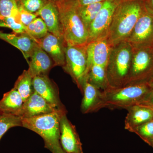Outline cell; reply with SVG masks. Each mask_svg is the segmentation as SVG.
<instances>
[{
	"label": "cell",
	"mask_w": 153,
	"mask_h": 153,
	"mask_svg": "<svg viewBox=\"0 0 153 153\" xmlns=\"http://www.w3.org/2000/svg\"><path fill=\"white\" fill-rule=\"evenodd\" d=\"M145 11L144 1L122 2L117 5L108 36L113 46L126 41Z\"/></svg>",
	"instance_id": "1"
},
{
	"label": "cell",
	"mask_w": 153,
	"mask_h": 153,
	"mask_svg": "<svg viewBox=\"0 0 153 153\" xmlns=\"http://www.w3.org/2000/svg\"><path fill=\"white\" fill-rule=\"evenodd\" d=\"M65 44L85 46L88 42V30L78 12L76 0H55Z\"/></svg>",
	"instance_id": "2"
},
{
	"label": "cell",
	"mask_w": 153,
	"mask_h": 153,
	"mask_svg": "<svg viewBox=\"0 0 153 153\" xmlns=\"http://www.w3.org/2000/svg\"><path fill=\"white\" fill-rule=\"evenodd\" d=\"M67 111L57 110L34 117L22 118V126L38 134L43 138L44 147L52 153H66L60 142V120Z\"/></svg>",
	"instance_id": "3"
},
{
	"label": "cell",
	"mask_w": 153,
	"mask_h": 153,
	"mask_svg": "<svg viewBox=\"0 0 153 153\" xmlns=\"http://www.w3.org/2000/svg\"><path fill=\"white\" fill-rule=\"evenodd\" d=\"M133 48L123 41L113 46L106 66L108 80L111 88L127 85L131 67Z\"/></svg>",
	"instance_id": "4"
},
{
	"label": "cell",
	"mask_w": 153,
	"mask_h": 153,
	"mask_svg": "<svg viewBox=\"0 0 153 153\" xmlns=\"http://www.w3.org/2000/svg\"><path fill=\"white\" fill-rule=\"evenodd\" d=\"M148 83L131 84L102 91L101 108L127 109L141 104L152 90Z\"/></svg>",
	"instance_id": "5"
},
{
	"label": "cell",
	"mask_w": 153,
	"mask_h": 153,
	"mask_svg": "<svg viewBox=\"0 0 153 153\" xmlns=\"http://www.w3.org/2000/svg\"><path fill=\"white\" fill-rule=\"evenodd\" d=\"M153 77V46L133 48L130 73L127 85L148 83Z\"/></svg>",
	"instance_id": "6"
},
{
	"label": "cell",
	"mask_w": 153,
	"mask_h": 153,
	"mask_svg": "<svg viewBox=\"0 0 153 153\" xmlns=\"http://www.w3.org/2000/svg\"><path fill=\"white\" fill-rule=\"evenodd\" d=\"M86 46L65 44V64L63 67L82 92L87 71Z\"/></svg>",
	"instance_id": "7"
},
{
	"label": "cell",
	"mask_w": 153,
	"mask_h": 153,
	"mask_svg": "<svg viewBox=\"0 0 153 153\" xmlns=\"http://www.w3.org/2000/svg\"><path fill=\"white\" fill-rule=\"evenodd\" d=\"M119 4L116 0H105L100 10L88 28V43L107 37L113 16Z\"/></svg>",
	"instance_id": "8"
},
{
	"label": "cell",
	"mask_w": 153,
	"mask_h": 153,
	"mask_svg": "<svg viewBox=\"0 0 153 153\" xmlns=\"http://www.w3.org/2000/svg\"><path fill=\"white\" fill-rule=\"evenodd\" d=\"M126 41L133 48L153 46V16L145 11Z\"/></svg>",
	"instance_id": "9"
},
{
	"label": "cell",
	"mask_w": 153,
	"mask_h": 153,
	"mask_svg": "<svg viewBox=\"0 0 153 153\" xmlns=\"http://www.w3.org/2000/svg\"><path fill=\"white\" fill-rule=\"evenodd\" d=\"M112 47L108 36L88 43L86 46V75L88 69L92 65L106 67Z\"/></svg>",
	"instance_id": "10"
},
{
	"label": "cell",
	"mask_w": 153,
	"mask_h": 153,
	"mask_svg": "<svg viewBox=\"0 0 153 153\" xmlns=\"http://www.w3.org/2000/svg\"><path fill=\"white\" fill-rule=\"evenodd\" d=\"M60 142L66 153H83L82 143L75 126L68 120L66 113L60 120Z\"/></svg>",
	"instance_id": "11"
},
{
	"label": "cell",
	"mask_w": 153,
	"mask_h": 153,
	"mask_svg": "<svg viewBox=\"0 0 153 153\" xmlns=\"http://www.w3.org/2000/svg\"><path fill=\"white\" fill-rule=\"evenodd\" d=\"M34 91L42 97L52 106L60 110L66 111L59 97L57 88L47 75H39L33 77Z\"/></svg>",
	"instance_id": "12"
},
{
	"label": "cell",
	"mask_w": 153,
	"mask_h": 153,
	"mask_svg": "<svg viewBox=\"0 0 153 153\" xmlns=\"http://www.w3.org/2000/svg\"><path fill=\"white\" fill-rule=\"evenodd\" d=\"M57 110H60L49 104L42 97L34 91L32 95L24 102L22 108L16 115L22 118H27Z\"/></svg>",
	"instance_id": "13"
},
{
	"label": "cell",
	"mask_w": 153,
	"mask_h": 153,
	"mask_svg": "<svg viewBox=\"0 0 153 153\" xmlns=\"http://www.w3.org/2000/svg\"><path fill=\"white\" fill-rule=\"evenodd\" d=\"M39 46L52 58L55 66L65 64V44L63 40L50 33L39 40Z\"/></svg>",
	"instance_id": "14"
},
{
	"label": "cell",
	"mask_w": 153,
	"mask_h": 153,
	"mask_svg": "<svg viewBox=\"0 0 153 153\" xmlns=\"http://www.w3.org/2000/svg\"><path fill=\"white\" fill-rule=\"evenodd\" d=\"M44 21L49 33L64 41L59 12L54 0H49L36 13Z\"/></svg>",
	"instance_id": "15"
},
{
	"label": "cell",
	"mask_w": 153,
	"mask_h": 153,
	"mask_svg": "<svg viewBox=\"0 0 153 153\" xmlns=\"http://www.w3.org/2000/svg\"><path fill=\"white\" fill-rule=\"evenodd\" d=\"M0 39L7 42L21 51L24 57L29 63V58L31 57L35 47L39 43V40L32 38L28 33L17 35L0 31Z\"/></svg>",
	"instance_id": "16"
},
{
	"label": "cell",
	"mask_w": 153,
	"mask_h": 153,
	"mask_svg": "<svg viewBox=\"0 0 153 153\" xmlns=\"http://www.w3.org/2000/svg\"><path fill=\"white\" fill-rule=\"evenodd\" d=\"M82 93L83 97L81 111L82 113L96 112L101 109L102 91L86 80L83 83Z\"/></svg>",
	"instance_id": "17"
},
{
	"label": "cell",
	"mask_w": 153,
	"mask_h": 153,
	"mask_svg": "<svg viewBox=\"0 0 153 153\" xmlns=\"http://www.w3.org/2000/svg\"><path fill=\"white\" fill-rule=\"evenodd\" d=\"M30 58L28 70L33 77L47 75L53 66L52 58L38 44L35 47Z\"/></svg>",
	"instance_id": "18"
},
{
	"label": "cell",
	"mask_w": 153,
	"mask_h": 153,
	"mask_svg": "<svg viewBox=\"0 0 153 153\" xmlns=\"http://www.w3.org/2000/svg\"><path fill=\"white\" fill-rule=\"evenodd\" d=\"M125 128L131 132L134 128L153 119V111L146 107L135 105L127 109Z\"/></svg>",
	"instance_id": "19"
},
{
	"label": "cell",
	"mask_w": 153,
	"mask_h": 153,
	"mask_svg": "<svg viewBox=\"0 0 153 153\" xmlns=\"http://www.w3.org/2000/svg\"><path fill=\"white\" fill-rule=\"evenodd\" d=\"M24 102L22 96L18 90L13 88L4 94L0 100V111L1 114L16 115Z\"/></svg>",
	"instance_id": "20"
},
{
	"label": "cell",
	"mask_w": 153,
	"mask_h": 153,
	"mask_svg": "<svg viewBox=\"0 0 153 153\" xmlns=\"http://www.w3.org/2000/svg\"><path fill=\"white\" fill-rule=\"evenodd\" d=\"M86 80L102 91L111 88L108 80L106 67L92 65L88 71Z\"/></svg>",
	"instance_id": "21"
},
{
	"label": "cell",
	"mask_w": 153,
	"mask_h": 153,
	"mask_svg": "<svg viewBox=\"0 0 153 153\" xmlns=\"http://www.w3.org/2000/svg\"><path fill=\"white\" fill-rule=\"evenodd\" d=\"M33 78L28 69L24 70L15 83L14 88L18 90L22 96L24 102L35 91L33 87Z\"/></svg>",
	"instance_id": "22"
},
{
	"label": "cell",
	"mask_w": 153,
	"mask_h": 153,
	"mask_svg": "<svg viewBox=\"0 0 153 153\" xmlns=\"http://www.w3.org/2000/svg\"><path fill=\"white\" fill-rule=\"evenodd\" d=\"M103 2L95 3L78 7L79 16L85 27L88 28L100 10Z\"/></svg>",
	"instance_id": "23"
},
{
	"label": "cell",
	"mask_w": 153,
	"mask_h": 153,
	"mask_svg": "<svg viewBox=\"0 0 153 153\" xmlns=\"http://www.w3.org/2000/svg\"><path fill=\"white\" fill-rule=\"evenodd\" d=\"M19 0H0V19L14 17L19 21Z\"/></svg>",
	"instance_id": "24"
},
{
	"label": "cell",
	"mask_w": 153,
	"mask_h": 153,
	"mask_svg": "<svg viewBox=\"0 0 153 153\" xmlns=\"http://www.w3.org/2000/svg\"><path fill=\"white\" fill-rule=\"evenodd\" d=\"M28 34L32 38L39 40L49 33L47 26L40 17H37L27 27Z\"/></svg>",
	"instance_id": "25"
},
{
	"label": "cell",
	"mask_w": 153,
	"mask_h": 153,
	"mask_svg": "<svg viewBox=\"0 0 153 153\" xmlns=\"http://www.w3.org/2000/svg\"><path fill=\"white\" fill-rule=\"evenodd\" d=\"M16 126H22V118L6 114H0V140L8 130Z\"/></svg>",
	"instance_id": "26"
},
{
	"label": "cell",
	"mask_w": 153,
	"mask_h": 153,
	"mask_svg": "<svg viewBox=\"0 0 153 153\" xmlns=\"http://www.w3.org/2000/svg\"><path fill=\"white\" fill-rule=\"evenodd\" d=\"M131 132L136 134L144 141L151 146L153 143V119L137 127Z\"/></svg>",
	"instance_id": "27"
},
{
	"label": "cell",
	"mask_w": 153,
	"mask_h": 153,
	"mask_svg": "<svg viewBox=\"0 0 153 153\" xmlns=\"http://www.w3.org/2000/svg\"><path fill=\"white\" fill-rule=\"evenodd\" d=\"M0 27L9 28L16 34L28 33L27 27L14 17H7L0 19Z\"/></svg>",
	"instance_id": "28"
},
{
	"label": "cell",
	"mask_w": 153,
	"mask_h": 153,
	"mask_svg": "<svg viewBox=\"0 0 153 153\" xmlns=\"http://www.w3.org/2000/svg\"><path fill=\"white\" fill-rule=\"evenodd\" d=\"M19 7L25 10L36 13L49 0H19Z\"/></svg>",
	"instance_id": "29"
},
{
	"label": "cell",
	"mask_w": 153,
	"mask_h": 153,
	"mask_svg": "<svg viewBox=\"0 0 153 153\" xmlns=\"http://www.w3.org/2000/svg\"><path fill=\"white\" fill-rule=\"evenodd\" d=\"M38 17L37 13H30L19 7V21L25 27H27Z\"/></svg>",
	"instance_id": "30"
},
{
	"label": "cell",
	"mask_w": 153,
	"mask_h": 153,
	"mask_svg": "<svg viewBox=\"0 0 153 153\" xmlns=\"http://www.w3.org/2000/svg\"><path fill=\"white\" fill-rule=\"evenodd\" d=\"M140 105H153V89L148 94L141 104Z\"/></svg>",
	"instance_id": "31"
},
{
	"label": "cell",
	"mask_w": 153,
	"mask_h": 153,
	"mask_svg": "<svg viewBox=\"0 0 153 153\" xmlns=\"http://www.w3.org/2000/svg\"><path fill=\"white\" fill-rule=\"evenodd\" d=\"M144 4L146 11L153 16V0H144Z\"/></svg>",
	"instance_id": "32"
},
{
	"label": "cell",
	"mask_w": 153,
	"mask_h": 153,
	"mask_svg": "<svg viewBox=\"0 0 153 153\" xmlns=\"http://www.w3.org/2000/svg\"><path fill=\"white\" fill-rule=\"evenodd\" d=\"M79 6H85L95 3L102 2L105 0H76Z\"/></svg>",
	"instance_id": "33"
},
{
	"label": "cell",
	"mask_w": 153,
	"mask_h": 153,
	"mask_svg": "<svg viewBox=\"0 0 153 153\" xmlns=\"http://www.w3.org/2000/svg\"><path fill=\"white\" fill-rule=\"evenodd\" d=\"M119 3L122 2L128 1H144V0H116Z\"/></svg>",
	"instance_id": "34"
},
{
	"label": "cell",
	"mask_w": 153,
	"mask_h": 153,
	"mask_svg": "<svg viewBox=\"0 0 153 153\" xmlns=\"http://www.w3.org/2000/svg\"><path fill=\"white\" fill-rule=\"evenodd\" d=\"M148 84H149V85L150 86V87L153 89V77L152 79H151L150 82L148 83Z\"/></svg>",
	"instance_id": "35"
},
{
	"label": "cell",
	"mask_w": 153,
	"mask_h": 153,
	"mask_svg": "<svg viewBox=\"0 0 153 153\" xmlns=\"http://www.w3.org/2000/svg\"><path fill=\"white\" fill-rule=\"evenodd\" d=\"M142 105V106L146 107H147L148 108H150V109H152V110L153 111V105Z\"/></svg>",
	"instance_id": "36"
},
{
	"label": "cell",
	"mask_w": 153,
	"mask_h": 153,
	"mask_svg": "<svg viewBox=\"0 0 153 153\" xmlns=\"http://www.w3.org/2000/svg\"><path fill=\"white\" fill-rule=\"evenodd\" d=\"M151 146L153 148V143L152 144V145H151Z\"/></svg>",
	"instance_id": "37"
},
{
	"label": "cell",
	"mask_w": 153,
	"mask_h": 153,
	"mask_svg": "<svg viewBox=\"0 0 153 153\" xmlns=\"http://www.w3.org/2000/svg\"><path fill=\"white\" fill-rule=\"evenodd\" d=\"M0 114H1V111H0Z\"/></svg>",
	"instance_id": "38"
},
{
	"label": "cell",
	"mask_w": 153,
	"mask_h": 153,
	"mask_svg": "<svg viewBox=\"0 0 153 153\" xmlns=\"http://www.w3.org/2000/svg\"></svg>",
	"instance_id": "39"
},
{
	"label": "cell",
	"mask_w": 153,
	"mask_h": 153,
	"mask_svg": "<svg viewBox=\"0 0 153 153\" xmlns=\"http://www.w3.org/2000/svg\"><path fill=\"white\" fill-rule=\"evenodd\" d=\"M54 1H55V0H54Z\"/></svg>",
	"instance_id": "40"
}]
</instances>
